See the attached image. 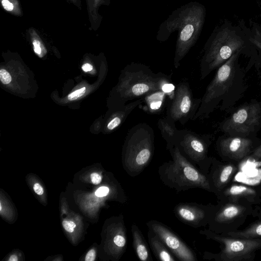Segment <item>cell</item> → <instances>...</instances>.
Masks as SVG:
<instances>
[{"label":"cell","mask_w":261,"mask_h":261,"mask_svg":"<svg viewBox=\"0 0 261 261\" xmlns=\"http://www.w3.org/2000/svg\"><path fill=\"white\" fill-rule=\"evenodd\" d=\"M28 34L30 36L35 53L39 57H42L46 53V49L38 33L34 28H30Z\"/></svg>","instance_id":"cell-23"},{"label":"cell","mask_w":261,"mask_h":261,"mask_svg":"<svg viewBox=\"0 0 261 261\" xmlns=\"http://www.w3.org/2000/svg\"><path fill=\"white\" fill-rule=\"evenodd\" d=\"M175 258L181 261H197L195 252L170 227L162 222L151 220L146 223Z\"/></svg>","instance_id":"cell-11"},{"label":"cell","mask_w":261,"mask_h":261,"mask_svg":"<svg viewBox=\"0 0 261 261\" xmlns=\"http://www.w3.org/2000/svg\"><path fill=\"white\" fill-rule=\"evenodd\" d=\"M201 102V99L193 97L188 82H180L175 87L174 96L168 104L166 116L185 125L193 120Z\"/></svg>","instance_id":"cell-10"},{"label":"cell","mask_w":261,"mask_h":261,"mask_svg":"<svg viewBox=\"0 0 261 261\" xmlns=\"http://www.w3.org/2000/svg\"><path fill=\"white\" fill-rule=\"evenodd\" d=\"M250 41L252 42L254 45H255L258 48H259L261 50V37H258L255 38H252L250 39Z\"/></svg>","instance_id":"cell-32"},{"label":"cell","mask_w":261,"mask_h":261,"mask_svg":"<svg viewBox=\"0 0 261 261\" xmlns=\"http://www.w3.org/2000/svg\"><path fill=\"white\" fill-rule=\"evenodd\" d=\"M2 8L7 12L16 16H21L22 11L18 0H0Z\"/></svg>","instance_id":"cell-24"},{"label":"cell","mask_w":261,"mask_h":261,"mask_svg":"<svg viewBox=\"0 0 261 261\" xmlns=\"http://www.w3.org/2000/svg\"><path fill=\"white\" fill-rule=\"evenodd\" d=\"M199 233L208 240L218 242L221 250L218 253L205 252L204 259L216 261H252L256 252L261 249V238H240L216 233L208 228Z\"/></svg>","instance_id":"cell-5"},{"label":"cell","mask_w":261,"mask_h":261,"mask_svg":"<svg viewBox=\"0 0 261 261\" xmlns=\"http://www.w3.org/2000/svg\"><path fill=\"white\" fill-rule=\"evenodd\" d=\"M175 88L171 76L162 72L155 73L146 65L132 62L121 71L116 88L114 96L117 109L129 101L144 98L159 90L174 94Z\"/></svg>","instance_id":"cell-2"},{"label":"cell","mask_w":261,"mask_h":261,"mask_svg":"<svg viewBox=\"0 0 261 261\" xmlns=\"http://www.w3.org/2000/svg\"><path fill=\"white\" fill-rule=\"evenodd\" d=\"M0 80L3 84H8L11 82L12 77L6 70L1 69L0 70Z\"/></svg>","instance_id":"cell-25"},{"label":"cell","mask_w":261,"mask_h":261,"mask_svg":"<svg viewBox=\"0 0 261 261\" xmlns=\"http://www.w3.org/2000/svg\"><path fill=\"white\" fill-rule=\"evenodd\" d=\"M260 109L256 104L246 105L236 111L223 125L225 132L248 134L259 122Z\"/></svg>","instance_id":"cell-13"},{"label":"cell","mask_w":261,"mask_h":261,"mask_svg":"<svg viewBox=\"0 0 261 261\" xmlns=\"http://www.w3.org/2000/svg\"><path fill=\"white\" fill-rule=\"evenodd\" d=\"M82 69L85 72H88L92 70L93 67L90 63H85L82 65Z\"/></svg>","instance_id":"cell-34"},{"label":"cell","mask_w":261,"mask_h":261,"mask_svg":"<svg viewBox=\"0 0 261 261\" xmlns=\"http://www.w3.org/2000/svg\"><path fill=\"white\" fill-rule=\"evenodd\" d=\"M2 210V205H1V203H0V211Z\"/></svg>","instance_id":"cell-38"},{"label":"cell","mask_w":261,"mask_h":261,"mask_svg":"<svg viewBox=\"0 0 261 261\" xmlns=\"http://www.w3.org/2000/svg\"><path fill=\"white\" fill-rule=\"evenodd\" d=\"M143 98L138 99L126 103L122 108L117 109L107 124V128L113 130L118 127L127 118L130 113L143 102Z\"/></svg>","instance_id":"cell-21"},{"label":"cell","mask_w":261,"mask_h":261,"mask_svg":"<svg viewBox=\"0 0 261 261\" xmlns=\"http://www.w3.org/2000/svg\"><path fill=\"white\" fill-rule=\"evenodd\" d=\"M250 157L255 160H261V144L254 149Z\"/></svg>","instance_id":"cell-28"},{"label":"cell","mask_w":261,"mask_h":261,"mask_svg":"<svg viewBox=\"0 0 261 261\" xmlns=\"http://www.w3.org/2000/svg\"><path fill=\"white\" fill-rule=\"evenodd\" d=\"M33 188L35 193L38 195H41L43 193V189L39 184H35Z\"/></svg>","instance_id":"cell-33"},{"label":"cell","mask_w":261,"mask_h":261,"mask_svg":"<svg viewBox=\"0 0 261 261\" xmlns=\"http://www.w3.org/2000/svg\"><path fill=\"white\" fill-rule=\"evenodd\" d=\"M158 126L166 143V149L169 151L177 146L183 129H178L175 126V122L167 116L158 120Z\"/></svg>","instance_id":"cell-17"},{"label":"cell","mask_w":261,"mask_h":261,"mask_svg":"<svg viewBox=\"0 0 261 261\" xmlns=\"http://www.w3.org/2000/svg\"><path fill=\"white\" fill-rule=\"evenodd\" d=\"M243 45L244 41L234 31L229 28L220 30L204 47L200 61V79L219 67Z\"/></svg>","instance_id":"cell-6"},{"label":"cell","mask_w":261,"mask_h":261,"mask_svg":"<svg viewBox=\"0 0 261 261\" xmlns=\"http://www.w3.org/2000/svg\"><path fill=\"white\" fill-rule=\"evenodd\" d=\"M210 141L205 136L183 129L177 146L181 154L204 174H207L213 158L208 156Z\"/></svg>","instance_id":"cell-9"},{"label":"cell","mask_w":261,"mask_h":261,"mask_svg":"<svg viewBox=\"0 0 261 261\" xmlns=\"http://www.w3.org/2000/svg\"><path fill=\"white\" fill-rule=\"evenodd\" d=\"M147 237L150 249L157 259L162 261H176L177 260L153 231L148 229Z\"/></svg>","instance_id":"cell-20"},{"label":"cell","mask_w":261,"mask_h":261,"mask_svg":"<svg viewBox=\"0 0 261 261\" xmlns=\"http://www.w3.org/2000/svg\"><path fill=\"white\" fill-rule=\"evenodd\" d=\"M91 181L95 185L99 184L101 181V176L97 173H92L90 175Z\"/></svg>","instance_id":"cell-29"},{"label":"cell","mask_w":261,"mask_h":261,"mask_svg":"<svg viewBox=\"0 0 261 261\" xmlns=\"http://www.w3.org/2000/svg\"><path fill=\"white\" fill-rule=\"evenodd\" d=\"M110 192V189L107 186L99 188L95 192V195L97 197H102L108 196Z\"/></svg>","instance_id":"cell-27"},{"label":"cell","mask_w":261,"mask_h":261,"mask_svg":"<svg viewBox=\"0 0 261 261\" xmlns=\"http://www.w3.org/2000/svg\"><path fill=\"white\" fill-rule=\"evenodd\" d=\"M205 17V7L199 3L191 2L173 12L161 25L156 36L160 41H166L172 32H178L173 61L175 68L197 41Z\"/></svg>","instance_id":"cell-1"},{"label":"cell","mask_w":261,"mask_h":261,"mask_svg":"<svg viewBox=\"0 0 261 261\" xmlns=\"http://www.w3.org/2000/svg\"><path fill=\"white\" fill-rule=\"evenodd\" d=\"M62 225L66 231L69 232H72L73 231L74 228L72 226L69 221L64 220L62 222Z\"/></svg>","instance_id":"cell-31"},{"label":"cell","mask_w":261,"mask_h":261,"mask_svg":"<svg viewBox=\"0 0 261 261\" xmlns=\"http://www.w3.org/2000/svg\"><path fill=\"white\" fill-rule=\"evenodd\" d=\"M17 257L15 255H11L10 258L9 259V261H17Z\"/></svg>","instance_id":"cell-36"},{"label":"cell","mask_w":261,"mask_h":261,"mask_svg":"<svg viewBox=\"0 0 261 261\" xmlns=\"http://www.w3.org/2000/svg\"><path fill=\"white\" fill-rule=\"evenodd\" d=\"M172 160L158 168L161 180L177 192L199 188L212 192L207 175L189 161L175 146L169 151Z\"/></svg>","instance_id":"cell-3"},{"label":"cell","mask_w":261,"mask_h":261,"mask_svg":"<svg viewBox=\"0 0 261 261\" xmlns=\"http://www.w3.org/2000/svg\"><path fill=\"white\" fill-rule=\"evenodd\" d=\"M71 3L74 5L79 9H81L82 8L81 1V0H69Z\"/></svg>","instance_id":"cell-35"},{"label":"cell","mask_w":261,"mask_h":261,"mask_svg":"<svg viewBox=\"0 0 261 261\" xmlns=\"http://www.w3.org/2000/svg\"><path fill=\"white\" fill-rule=\"evenodd\" d=\"M86 90V87H84L79 89L76 90L68 95V99L69 100H75L83 95Z\"/></svg>","instance_id":"cell-26"},{"label":"cell","mask_w":261,"mask_h":261,"mask_svg":"<svg viewBox=\"0 0 261 261\" xmlns=\"http://www.w3.org/2000/svg\"><path fill=\"white\" fill-rule=\"evenodd\" d=\"M238 170L237 166L230 162L221 163L213 158L207 174L212 192L216 196L229 185Z\"/></svg>","instance_id":"cell-15"},{"label":"cell","mask_w":261,"mask_h":261,"mask_svg":"<svg viewBox=\"0 0 261 261\" xmlns=\"http://www.w3.org/2000/svg\"><path fill=\"white\" fill-rule=\"evenodd\" d=\"M258 189H259L260 192V194H261V186L259 188H258Z\"/></svg>","instance_id":"cell-37"},{"label":"cell","mask_w":261,"mask_h":261,"mask_svg":"<svg viewBox=\"0 0 261 261\" xmlns=\"http://www.w3.org/2000/svg\"><path fill=\"white\" fill-rule=\"evenodd\" d=\"M252 142L242 137H229L221 139L218 144L220 155L227 162H240L251 153Z\"/></svg>","instance_id":"cell-14"},{"label":"cell","mask_w":261,"mask_h":261,"mask_svg":"<svg viewBox=\"0 0 261 261\" xmlns=\"http://www.w3.org/2000/svg\"><path fill=\"white\" fill-rule=\"evenodd\" d=\"M154 151L153 128L144 123L132 127L124 141L122 161L124 169L131 177L141 174L150 163Z\"/></svg>","instance_id":"cell-4"},{"label":"cell","mask_w":261,"mask_h":261,"mask_svg":"<svg viewBox=\"0 0 261 261\" xmlns=\"http://www.w3.org/2000/svg\"><path fill=\"white\" fill-rule=\"evenodd\" d=\"M96 257V253L94 249H91L86 255V261H93Z\"/></svg>","instance_id":"cell-30"},{"label":"cell","mask_w":261,"mask_h":261,"mask_svg":"<svg viewBox=\"0 0 261 261\" xmlns=\"http://www.w3.org/2000/svg\"><path fill=\"white\" fill-rule=\"evenodd\" d=\"M131 231L133 246L139 259L142 261H152L148 244L141 231L135 223L132 224Z\"/></svg>","instance_id":"cell-18"},{"label":"cell","mask_w":261,"mask_h":261,"mask_svg":"<svg viewBox=\"0 0 261 261\" xmlns=\"http://www.w3.org/2000/svg\"><path fill=\"white\" fill-rule=\"evenodd\" d=\"M216 205L196 202H179L173 208L176 218L186 225L194 228L208 225Z\"/></svg>","instance_id":"cell-12"},{"label":"cell","mask_w":261,"mask_h":261,"mask_svg":"<svg viewBox=\"0 0 261 261\" xmlns=\"http://www.w3.org/2000/svg\"><path fill=\"white\" fill-rule=\"evenodd\" d=\"M254 211L253 204L247 202L218 201L208 228L219 234L238 230Z\"/></svg>","instance_id":"cell-7"},{"label":"cell","mask_w":261,"mask_h":261,"mask_svg":"<svg viewBox=\"0 0 261 261\" xmlns=\"http://www.w3.org/2000/svg\"><path fill=\"white\" fill-rule=\"evenodd\" d=\"M239 53V51L234 53L219 67L214 77L207 87L200 107L192 120L207 117L218 99L229 89L234 77V63Z\"/></svg>","instance_id":"cell-8"},{"label":"cell","mask_w":261,"mask_h":261,"mask_svg":"<svg viewBox=\"0 0 261 261\" xmlns=\"http://www.w3.org/2000/svg\"><path fill=\"white\" fill-rule=\"evenodd\" d=\"M217 197L220 202H243L253 205L261 203V194L258 188L239 184H230Z\"/></svg>","instance_id":"cell-16"},{"label":"cell","mask_w":261,"mask_h":261,"mask_svg":"<svg viewBox=\"0 0 261 261\" xmlns=\"http://www.w3.org/2000/svg\"><path fill=\"white\" fill-rule=\"evenodd\" d=\"M86 2L91 28L96 30L101 20L98 10L101 5L106 4V0H86Z\"/></svg>","instance_id":"cell-22"},{"label":"cell","mask_w":261,"mask_h":261,"mask_svg":"<svg viewBox=\"0 0 261 261\" xmlns=\"http://www.w3.org/2000/svg\"><path fill=\"white\" fill-rule=\"evenodd\" d=\"M253 216L258 219L251 223L242 230H236L222 234L240 238H261V209L259 206H255Z\"/></svg>","instance_id":"cell-19"}]
</instances>
